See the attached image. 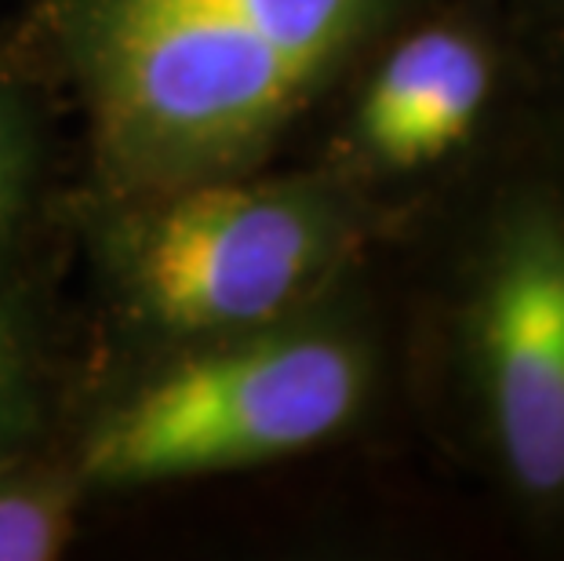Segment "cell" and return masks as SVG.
<instances>
[{"instance_id":"5b68a950","label":"cell","mask_w":564,"mask_h":561,"mask_svg":"<svg viewBox=\"0 0 564 561\" xmlns=\"http://www.w3.org/2000/svg\"><path fill=\"white\" fill-rule=\"evenodd\" d=\"M328 169L376 205L488 161L528 91V55L470 8H419L346 80ZM387 208V205H382Z\"/></svg>"},{"instance_id":"6da1fadb","label":"cell","mask_w":564,"mask_h":561,"mask_svg":"<svg viewBox=\"0 0 564 561\" xmlns=\"http://www.w3.org/2000/svg\"><path fill=\"white\" fill-rule=\"evenodd\" d=\"M430 0H44L33 47L88 125L99 194L259 172Z\"/></svg>"},{"instance_id":"277c9868","label":"cell","mask_w":564,"mask_h":561,"mask_svg":"<svg viewBox=\"0 0 564 561\" xmlns=\"http://www.w3.org/2000/svg\"><path fill=\"white\" fill-rule=\"evenodd\" d=\"M350 284L270 325L172 346L91 420L74 456L84 488L267 467L350 434L382 387V339Z\"/></svg>"},{"instance_id":"ba28073f","label":"cell","mask_w":564,"mask_h":561,"mask_svg":"<svg viewBox=\"0 0 564 561\" xmlns=\"http://www.w3.org/2000/svg\"><path fill=\"white\" fill-rule=\"evenodd\" d=\"M37 179V139L19 88L0 74V248L19 230Z\"/></svg>"},{"instance_id":"3957f363","label":"cell","mask_w":564,"mask_h":561,"mask_svg":"<svg viewBox=\"0 0 564 561\" xmlns=\"http://www.w3.org/2000/svg\"><path fill=\"white\" fill-rule=\"evenodd\" d=\"M99 278L131 328L164 346L292 317L357 278L387 208L328 164L99 194L88 212Z\"/></svg>"},{"instance_id":"7a4b0ae2","label":"cell","mask_w":564,"mask_h":561,"mask_svg":"<svg viewBox=\"0 0 564 561\" xmlns=\"http://www.w3.org/2000/svg\"><path fill=\"white\" fill-rule=\"evenodd\" d=\"M444 373L507 504L564 532V153L535 121L488 153L444 281Z\"/></svg>"},{"instance_id":"52a82bcc","label":"cell","mask_w":564,"mask_h":561,"mask_svg":"<svg viewBox=\"0 0 564 561\" xmlns=\"http://www.w3.org/2000/svg\"><path fill=\"white\" fill-rule=\"evenodd\" d=\"M37 420L41 398L26 332L11 303L0 295V460L19 456V449L37 431Z\"/></svg>"},{"instance_id":"30bf717a","label":"cell","mask_w":564,"mask_h":561,"mask_svg":"<svg viewBox=\"0 0 564 561\" xmlns=\"http://www.w3.org/2000/svg\"><path fill=\"white\" fill-rule=\"evenodd\" d=\"M528 11H546V8H564V0H521Z\"/></svg>"},{"instance_id":"8992f818","label":"cell","mask_w":564,"mask_h":561,"mask_svg":"<svg viewBox=\"0 0 564 561\" xmlns=\"http://www.w3.org/2000/svg\"><path fill=\"white\" fill-rule=\"evenodd\" d=\"M88 496L77 467L0 460V561H52L66 551Z\"/></svg>"},{"instance_id":"9c48e42d","label":"cell","mask_w":564,"mask_h":561,"mask_svg":"<svg viewBox=\"0 0 564 561\" xmlns=\"http://www.w3.org/2000/svg\"><path fill=\"white\" fill-rule=\"evenodd\" d=\"M543 19L535 55H528V95L535 121L564 153V8L535 11Z\"/></svg>"}]
</instances>
